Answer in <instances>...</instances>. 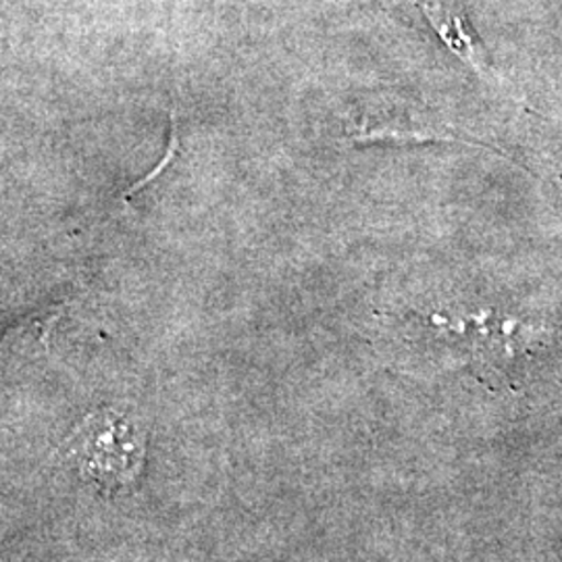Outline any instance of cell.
I'll use <instances>...</instances> for the list:
<instances>
[{
  "label": "cell",
  "instance_id": "cell-3",
  "mask_svg": "<svg viewBox=\"0 0 562 562\" xmlns=\"http://www.w3.org/2000/svg\"><path fill=\"white\" fill-rule=\"evenodd\" d=\"M419 4L427 20L431 21L434 30L440 34L443 44L459 59L464 60L473 71H477L482 78H487V69H485L480 46L461 13L446 7L440 0H419Z\"/></svg>",
  "mask_w": 562,
  "mask_h": 562
},
{
  "label": "cell",
  "instance_id": "cell-2",
  "mask_svg": "<svg viewBox=\"0 0 562 562\" xmlns=\"http://www.w3.org/2000/svg\"><path fill=\"white\" fill-rule=\"evenodd\" d=\"M459 140L454 132L431 121L413 120L394 115L392 120L383 113H364L357 125L350 127V142H440Z\"/></svg>",
  "mask_w": 562,
  "mask_h": 562
},
{
  "label": "cell",
  "instance_id": "cell-4",
  "mask_svg": "<svg viewBox=\"0 0 562 562\" xmlns=\"http://www.w3.org/2000/svg\"><path fill=\"white\" fill-rule=\"evenodd\" d=\"M180 150V136H178V121H176V113H171V140H169V150H167V155H165V159H162L144 180L136 181L130 190H127V194H125V201L127 199H132L138 190H142L144 186H148L150 181L155 180L159 173H161L162 169L171 162V159H173V155Z\"/></svg>",
  "mask_w": 562,
  "mask_h": 562
},
{
  "label": "cell",
  "instance_id": "cell-1",
  "mask_svg": "<svg viewBox=\"0 0 562 562\" xmlns=\"http://www.w3.org/2000/svg\"><path fill=\"white\" fill-rule=\"evenodd\" d=\"M67 454L88 482L117 492L136 482L144 467V442L123 415L102 408L90 413L67 440Z\"/></svg>",
  "mask_w": 562,
  "mask_h": 562
}]
</instances>
